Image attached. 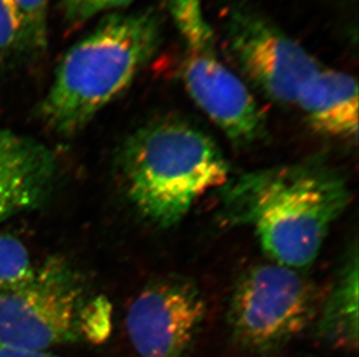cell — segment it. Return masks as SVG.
<instances>
[{"mask_svg":"<svg viewBox=\"0 0 359 357\" xmlns=\"http://www.w3.org/2000/svg\"><path fill=\"white\" fill-rule=\"evenodd\" d=\"M24 51L22 31L13 0H0V57Z\"/></svg>","mask_w":359,"mask_h":357,"instance_id":"15","label":"cell"},{"mask_svg":"<svg viewBox=\"0 0 359 357\" xmlns=\"http://www.w3.org/2000/svg\"><path fill=\"white\" fill-rule=\"evenodd\" d=\"M295 106L323 135L357 139L358 84L351 74L320 69L299 92Z\"/></svg>","mask_w":359,"mask_h":357,"instance_id":"10","label":"cell"},{"mask_svg":"<svg viewBox=\"0 0 359 357\" xmlns=\"http://www.w3.org/2000/svg\"><path fill=\"white\" fill-rule=\"evenodd\" d=\"M316 314V290L300 270L262 263L249 268L235 284L228 323L241 347L265 355L298 337Z\"/></svg>","mask_w":359,"mask_h":357,"instance_id":"6","label":"cell"},{"mask_svg":"<svg viewBox=\"0 0 359 357\" xmlns=\"http://www.w3.org/2000/svg\"><path fill=\"white\" fill-rule=\"evenodd\" d=\"M54 171V157L43 145L0 125V220L38 206Z\"/></svg>","mask_w":359,"mask_h":357,"instance_id":"9","label":"cell"},{"mask_svg":"<svg viewBox=\"0 0 359 357\" xmlns=\"http://www.w3.org/2000/svg\"><path fill=\"white\" fill-rule=\"evenodd\" d=\"M206 314L197 284L170 275L141 290L129 307L126 328L140 357H183L199 335Z\"/></svg>","mask_w":359,"mask_h":357,"instance_id":"8","label":"cell"},{"mask_svg":"<svg viewBox=\"0 0 359 357\" xmlns=\"http://www.w3.org/2000/svg\"><path fill=\"white\" fill-rule=\"evenodd\" d=\"M20 18L24 51L38 52L47 47L50 0H13Z\"/></svg>","mask_w":359,"mask_h":357,"instance_id":"13","label":"cell"},{"mask_svg":"<svg viewBox=\"0 0 359 357\" xmlns=\"http://www.w3.org/2000/svg\"><path fill=\"white\" fill-rule=\"evenodd\" d=\"M220 189L226 224L252 230L272 262L298 270L316 261L350 202L346 178L322 159L242 173Z\"/></svg>","mask_w":359,"mask_h":357,"instance_id":"1","label":"cell"},{"mask_svg":"<svg viewBox=\"0 0 359 357\" xmlns=\"http://www.w3.org/2000/svg\"><path fill=\"white\" fill-rule=\"evenodd\" d=\"M34 268L24 243L11 234H0V293L29 279Z\"/></svg>","mask_w":359,"mask_h":357,"instance_id":"12","label":"cell"},{"mask_svg":"<svg viewBox=\"0 0 359 357\" xmlns=\"http://www.w3.org/2000/svg\"><path fill=\"white\" fill-rule=\"evenodd\" d=\"M0 357H56L47 351H27L0 344Z\"/></svg>","mask_w":359,"mask_h":357,"instance_id":"16","label":"cell"},{"mask_svg":"<svg viewBox=\"0 0 359 357\" xmlns=\"http://www.w3.org/2000/svg\"><path fill=\"white\" fill-rule=\"evenodd\" d=\"M162 36L156 10L106 15L60 62L39 106L44 125L63 136L81 132L130 88L160 50Z\"/></svg>","mask_w":359,"mask_h":357,"instance_id":"2","label":"cell"},{"mask_svg":"<svg viewBox=\"0 0 359 357\" xmlns=\"http://www.w3.org/2000/svg\"><path fill=\"white\" fill-rule=\"evenodd\" d=\"M227 41L244 76L279 105L295 106L302 85L321 69L302 44L247 8L227 18Z\"/></svg>","mask_w":359,"mask_h":357,"instance_id":"7","label":"cell"},{"mask_svg":"<svg viewBox=\"0 0 359 357\" xmlns=\"http://www.w3.org/2000/svg\"><path fill=\"white\" fill-rule=\"evenodd\" d=\"M135 0H61L62 17L69 28H79L102 14L125 10Z\"/></svg>","mask_w":359,"mask_h":357,"instance_id":"14","label":"cell"},{"mask_svg":"<svg viewBox=\"0 0 359 357\" xmlns=\"http://www.w3.org/2000/svg\"><path fill=\"white\" fill-rule=\"evenodd\" d=\"M183 50V80L196 105L238 146L266 134L264 114L243 80L217 50L203 0H166Z\"/></svg>","mask_w":359,"mask_h":357,"instance_id":"5","label":"cell"},{"mask_svg":"<svg viewBox=\"0 0 359 357\" xmlns=\"http://www.w3.org/2000/svg\"><path fill=\"white\" fill-rule=\"evenodd\" d=\"M109 303L90 296L81 275L62 258H49L27 280L0 293V344L47 351L79 337L105 339Z\"/></svg>","mask_w":359,"mask_h":357,"instance_id":"4","label":"cell"},{"mask_svg":"<svg viewBox=\"0 0 359 357\" xmlns=\"http://www.w3.org/2000/svg\"><path fill=\"white\" fill-rule=\"evenodd\" d=\"M122 182L129 201L147 220L176 225L210 189L222 188L229 166L214 139L178 118L140 127L120 153Z\"/></svg>","mask_w":359,"mask_h":357,"instance_id":"3","label":"cell"},{"mask_svg":"<svg viewBox=\"0 0 359 357\" xmlns=\"http://www.w3.org/2000/svg\"><path fill=\"white\" fill-rule=\"evenodd\" d=\"M358 250L348 253L335 284L321 309L316 333L332 347H358Z\"/></svg>","mask_w":359,"mask_h":357,"instance_id":"11","label":"cell"}]
</instances>
